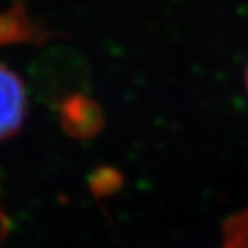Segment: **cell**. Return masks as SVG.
<instances>
[{
	"label": "cell",
	"instance_id": "obj_1",
	"mask_svg": "<svg viewBox=\"0 0 248 248\" xmlns=\"http://www.w3.org/2000/svg\"><path fill=\"white\" fill-rule=\"evenodd\" d=\"M26 114V90L21 78L0 64V140L14 135Z\"/></svg>",
	"mask_w": 248,
	"mask_h": 248
},
{
	"label": "cell",
	"instance_id": "obj_2",
	"mask_svg": "<svg viewBox=\"0 0 248 248\" xmlns=\"http://www.w3.org/2000/svg\"><path fill=\"white\" fill-rule=\"evenodd\" d=\"M222 248H248V210L226 222Z\"/></svg>",
	"mask_w": 248,
	"mask_h": 248
},
{
	"label": "cell",
	"instance_id": "obj_3",
	"mask_svg": "<svg viewBox=\"0 0 248 248\" xmlns=\"http://www.w3.org/2000/svg\"><path fill=\"white\" fill-rule=\"evenodd\" d=\"M245 85H247V92H248V66H247V74H245Z\"/></svg>",
	"mask_w": 248,
	"mask_h": 248
}]
</instances>
